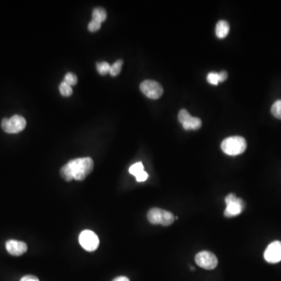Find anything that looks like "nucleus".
<instances>
[{
    "instance_id": "14",
    "label": "nucleus",
    "mask_w": 281,
    "mask_h": 281,
    "mask_svg": "<svg viewBox=\"0 0 281 281\" xmlns=\"http://www.w3.org/2000/svg\"><path fill=\"white\" fill-rule=\"evenodd\" d=\"M123 62L122 60H118L112 65L110 66V74L112 77H116V76L119 75L122 70Z\"/></svg>"
},
{
    "instance_id": "8",
    "label": "nucleus",
    "mask_w": 281,
    "mask_h": 281,
    "mask_svg": "<svg viewBox=\"0 0 281 281\" xmlns=\"http://www.w3.org/2000/svg\"><path fill=\"white\" fill-rule=\"evenodd\" d=\"M196 262L200 267L211 270L217 267L218 259L217 256L210 251H203L196 255Z\"/></svg>"
},
{
    "instance_id": "2",
    "label": "nucleus",
    "mask_w": 281,
    "mask_h": 281,
    "mask_svg": "<svg viewBox=\"0 0 281 281\" xmlns=\"http://www.w3.org/2000/svg\"><path fill=\"white\" fill-rule=\"evenodd\" d=\"M247 142L241 136L229 137L221 143V149L228 156H238L246 150Z\"/></svg>"
},
{
    "instance_id": "12",
    "label": "nucleus",
    "mask_w": 281,
    "mask_h": 281,
    "mask_svg": "<svg viewBox=\"0 0 281 281\" xmlns=\"http://www.w3.org/2000/svg\"><path fill=\"white\" fill-rule=\"evenodd\" d=\"M183 129L186 131L189 130H198L202 127V121L198 117H192L189 121L182 124Z\"/></svg>"
},
{
    "instance_id": "1",
    "label": "nucleus",
    "mask_w": 281,
    "mask_h": 281,
    "mask_svg": "<svg viewBox=\"0 0 281 281\" xmlns=\"http://www.w3.org/2000/svg\"><path fill=\"white\" fill-rule=\"evenodd\" d=\"M94 162L89 157L78 158L67 162L60 169V175L66 181L83 180L92 171Z\"/></svg>"
},
{
    "instance_id": "20",
    "label": "nucleus",
    "mask_w": 281,
    "mask_h": 281,
    "mask_svg": "<svg viewBox=\"0 0 281 281\" xmlns=\"http://www.w3.org/2000/svg\"><path fill=\"white\" fill-rule=\"evenodd\" d=\"M191 117H192V116H191V114H189L186 110H181L180 112H179L178 120L181 124H184V123L189 121Z\"/></svg>"
},
{
    "instance_id": "15",
    "label": "nucleus",
    "mask_w": 281,
    "mask_h": 281,
    "mask_svg": "<svg viewBox=\"0 0 281 281\" xmlns=\"http://www.w3.org/2000/svg\"><path fill=\"white\" fill-rule=\"evenodd\" d=\"M143 171H145V170H144V166L142 162H137V163H135V164L132 165L129 169L130 173L134 175L135 177Z\"/></svg>"
},
{
    "instance_id": "9",
    "label": "nucleus",
    "mask_w": 281,
    "mask_h": 281,
    "mask_svg": "<svg viewBox=\"0 0 281 281\" xmlns=\"http://www.w3.org/2000/svg\"><path fill=\"white\" fill-rule=\"evenodd\" d=\"M264 258L269 263H277L281 261V241H275L268 245L264 252Z\"/></svg>"
},
{
    "instance_id": "24",
    "label": "nucleus",
    "mask_w": 281,
    "mask_h": 281,
    "mask_svg": "<svg viewBox=\"0 0 281 281\" xmlns=\"http://www.w3.org/2000/svg\"><path fill=\"white\" fill-rule=\"evenodd\" d=\"M20 281H39V278L33 276V275H27V276L21 278Z\"/></svg>"
},
{
    "instance_id": "26",
    "label": "nucleus",
    "mask_w": 281,
    "mask_h": 281,
    "mask_svg": "<svg viewBox=\"0 0 281 281\" xmlns=\"http://www.w3.org/2000/svg\"><path fill=\"white\" fill-rule=\"evenodd\" d=\"M112 281H130V279H128L127 276H118V277L115 278L114 280Z\"/></svg>"
},
{
    "instance_id": "3",
    "label": "nucleus",
    "mask_w": 281,
    "mask_h": 281,
    "mask_svg": "<svg viewBox=\"0 0 281 281\" xmlns=\"http://www.w3.org/2000/svg\"><path fill=\"white\" fill-rule=\"evenodd\" d=\"M147 217L151 224H155V225L161 224V225L166 226V227L171 225L175 220L173 213L159 208L151 209L148 213Z\"/></svg>"
},
{
    "instance_id": "13",
    "label": "nucleus",
    "mask_w": 281,
    "mask_h": 281,
    "mask_svg": "<svg viewBox=\"0 0 281 281\" xmlns=\"http://www.w3.org/2000/svg\"><path fill=\"white\" fill-rule=\"evenodd\" d=\"M107 13L106 10L102 7H97L93 11L92 20L93 21H98L100 23H103L107 20Z\"/></svg>"
},
{
    "instance_id": "23",
    "label": "nucleus",
    "mask_w": 281,
    "mask_h": 281,
    "mask_svg": "<svg viewBox=\"0 0 281 281\" xmlns=\"http://www.w3.org/2000/svg\"><path fill=\"white\" fill-rule=\"evenodd\" d=\"M149 177V175L145 171L142 172V173H140L139 175L136 176V180L138 182H143L148 179Z\"/></svg>"
},
{
    "instance_id": "22",
    "label": "nucleus",
    "mask_w": 281,
    "mask_h": 281,
    "mask_svg": "<svg viewBox=\"0 0 281 281\" xmlns=\"http://www.w3.org/2000/svg\"><path fill=\"white\" fill-rule=\"evenodd\" d=\"M100 28H101V23H100L98 21H93V20L88 24V27H87L88 30L91 32H97V31L100 30Z\"/></svg>"
},
{
    "instance_id": "21",
    "label": "nucleus",
    "mask_w": 281,
    "mask_h": 281,
    "mask_svg": "<svg viewBox=\"0 0 281 281\" xmlns=\"http://www.w3.org/2000/svg\"><path fill=\"white\" fill-rule=\"evenodd\" d=\"M207 80H208V82L210 83V84L217 85V84L220 83V80H219V73H217V72H211V73H209L208 76H207Z\"/></svg>"
},
{
    "instance_id": "16",
    "label": "nucleus",
    "mask_w": 281,
    "mask_h": 281,
    "mask_svg": "<svg viewBox=\"0 0 281 281\" xmlns=\"http://www.w3.org/2000/svg\"><path fill=\"white\" fill-rule=\"evenodd\" d=\"M60 94L64 96V97H69V96L73 94V90H72L71 86L66 84L64 81H63V82L60 84Z\"/></svg>"
},
{
    "instance_id": "10",
    "label": "nucleus",
    "mask_w": 281,
    "mask_h": 281,
    "mask_svg": "<svg viewBox=\"0 0 281 281\" xmlns=\"http://www.w3.org/2000/svg\"><path fill=\"white\" fill-rule=\"evenodd\" d=\"M6 248L11 255H14V256H20L26 252L28 250V245L23 241L10 240L6 243Z\"/></svg>"
},
{
    "instance_id": "25",
    "label": "nucleus",
    "mask_w": 281,
    "mask_h": 281,
    "mask_svg": "<svg viewBox=\"0 0 281 281\" xmlns=\"http://www.w3.org/2000/svg\"><path fill=\"white\" fill-rule=\"evenodd\" d=\"M227 73L226 71H221L219 73V80L220 82H224L227 80Z\"/></svg>"
},
{
    "instance_id": "6",
    "label": "nucleus",
    "mask_w": 281,
    "mask_h": 281,
    "mask_svg": "<svg viewBox=\"0 0 281 281\" xmlns=\"http://www.w3.org/2000/svg\"><path fill=\"white\" fill-rule=\"evenodd\" d=\"M140 89L148 98L157 100L163 94V88L157 81L152 80H144L140 84Z\"/></svg>"
},
{
    "instance_id": "7",
    "label": "nucleus",
    "mask_w": 281,
    "mask_h": 281,
    "mask_svg": "<svg viewBox=\"0 0 281 281\" xmlns=\"http://www.w3.org/2000/svg\"><path fill=\"white\" fill-rule=\"evenodd\" d=\"M79 243L86 251H94L100 245V239L96 233L89 230H85L79 235Z\"/></svg>"
},
{
    "instance_id": "19",
    "label": "nucleus",
    "mask_w": 281,
    "mask_h": 281,
    "mask_svg": "<svg viewBox=\"0 0 281 281\" xmlns=\"http://www.w3.org/2000/svg\"><path fill=\"white\" fill-rule=\"evenodd\" d=\"M64 82L70 86L75 85L77 83V77L73 73H67L64 77Z\"/></svg>"
},
{
    "instance_id": "17",
    "label": "nucleus",
    "mask_w": 281,
    "mask_h": 281,
    "mask_svg": "<svg viewBox=\"0 0 281 281\" xmlns=\"http://www.w3.org/2000/svg\"><path fill=\"white\" fill-rule=\"evenodd\" d=\"M271 113L277 119L281 120V100L275 102L271 108Z\"/></svg>"
},
{
    "instance_id": "18",
    "label": "nucleus",
    "mask_w": 281,
    "mask_h": 281,
    "mask_svg": "<svg viewBox=\"0 0 281 281\" xmlns=\"http://www.w3.org/2000/svg\"><path fill=\"white\" fill-rule=\"evenodd\" d=\"M110 65L107 62H101L97 63V70L101 75H106L110 73Z\"/></svg>"
},
{
    "instance_id": "11",
    "label": "nucleus",
    "mask_w": 281,
    "mask_h": 281,
    "mask_svg": "<svg viewBox=\"0 0 281 281\" xmlns=\"http://www.w3.org/2000/svg\"><path fill=\"white\" fill-rule=\"evenodd\" d=\"M230 32V25L225 21H220L216 27V34L219 39H224Z\"/></svg>"
},
{
    "instance_id": "5",
    "label": "nucleus",
    "mask_w": 281,
    "mask_h": 281,
    "mask_svg": "<svg viewBox=\"0 0 281 281\" xmlns=\"http://www.w3.org/2000/svg\"><path fill=\"white\" fill-rule=\"evenodd\" d=\"M225 203L227 204L224 215L227 217H236L242 213L245 210V203L242 199L237 197L234 194H230L226 197Z\"/></svg>"
},
{
    "instance_id": "4",
    "label": "nucleus",
    "mask_w": 281,
    "mask_h": 281,
    "mask_svg": "<svg viewBox=\"0 0 281 281\" xmlns=\"http://www.w3.org/2000/svg\"><path fill=\"white\" fill-rule=\"evenodd\" d=\"M26 120L19 115H14L7 119L3 120L1 127L2 129L8 134H18L25 130L26 127Z\"/></svg>"
}]
</instances>
